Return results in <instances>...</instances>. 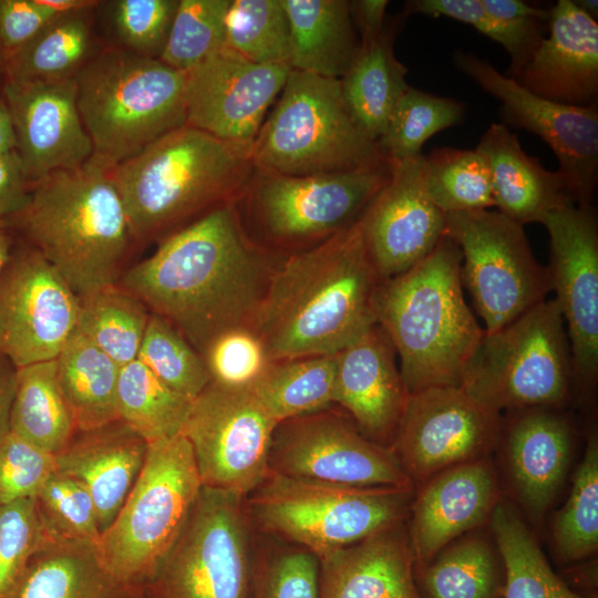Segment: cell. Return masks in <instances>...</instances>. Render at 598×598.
I'll return each instance as SVG.
<instances>
[{
	"mask_svg": "<svg viewBox=\"0 0 598 598\" xmlns=\"http://www.w3.org/2000/svg\"><path fill=\"white\" fill-rule=\"evenodd\" d=\"M398 524L319 559V598H422Z\"/></svg>",
	"mask_w": 598,
	"mask_h": 598,
	"instance_id": "cell-28",
	"label": "cell"
},
{
	"mask_svg": "<svg viewBox=\"0 0 598 598\" xmlns=\"http://www.w3.org/2000/svg\"><path fill=\"white\" fill-rule=\"evenodd\" d=\"M48 530V529H47ZM145 589L115 578L96 545L48 530L3 598H145Z\"/></svg>",
	"mask_w": 598,
	"mask_h": 598,
	"instance_id": "cell-30",
	"label": "cell"
},
{
	"mask_svg": "<svg viewBox=\"0 0 598 598\" xmlns=\"http://www.w3.org/2000/svg\"><path fill=\"white\" fill-rule=\"evenodd\" d=\"M150 315L116 283L80 298L75 330L122 367L137 359Z\"/></svg>",
	"mask_w": 598,
	"mask_h": 598,
	"instance_id": "cell-39",
	"label": "cell"
},
{
	"mask_svg": "<svg viewBox=\"0 0 598 598\" xmlns=\"http://www.w3.org/2000/svg\"><path fill=\"white\" fill-rule=\"evenodd\" d=\"M403 13L446 17L472 25L507 51L511 78L545 38L549 19V10L522 0H411Z\"/></svg>",
	"mask_w": 598,
	"mask_h": 598,
	"instance_id": "cell-33",
	"label": "cell"
},
{
	"mask_svg": "<svg viewBox=\"0 0 598 598\" xmlns=\"http://www.w3.org/2000/svg\"><path fill=\"white\" fill-rule=\"evenodd\" d=\"M384 158L351 171L306 176L255 168L248 190L267 236L278 243L326 239L354 224L388 183Z\"/></svg>",
	"mask_w": 598,
	"mask_h": 598,
	"instance_id": "cell-14",
	"label": "cell"
},
{
	"mask_svg": "<svg viewBox=\"0 0 598 598\" xmlns=\"http://www.w3.org/2000/svg\"><path fill=\"white\" fill-rule=\"evenodd\" d=\"M553 535L559 555L567 561L586 558L597 550L598 437L592 425L569 497L555 517Z\"/></svg>",
	"mask_w": 598,
	"mask_h": 598,
	"instance_id": "cell-45",
	"label": "cell"
},
{
	"mask_svg": "<svg viewBox=\"0 0 598 598\" xmlns=\"http://www.w3.org/2000/svg\"><path fill=\"white\" fill-rule=\"evenodd\" d=\"M282 4L290 28V68L340 80L360 49L350 1L282 0Z\"/></svg>",
	"mask_w": 598,
	"mask_h": 598,
	"instance_id": "cell-31",
	"label": "cell"
},
{
	"mask_svg": "<svg viewBox=\"0 0 598 598\" xmlns=\"http://www.w3.org/2000/svg\"><path fill=\"white\" fill-rule=\"evenodd\" d=\"M74 80L93 157L111 168L186 124V72L159 59L110 50Z\"/></svg>",
	"mask_w": 598,
	"mask_h": 598,
	"instance_id": "cell-6",
	"label": "cell"
},
{
	"mask_svg": "<svg viewBox=\"0 0 598 598\" xmlns=\"http://www.w3.org/2000/svg\"><path fill=\"white\" fill-rule=\"evenodd\" d=\"M177 4L178 0H115L107 4L109 20L126 51L158 59Z\"/></svg>",
	"mask_w": 598,
	"mask_h": 598,
	"instance_id": "cell-49",
	"label": "cell"
},
{
	"mask_svg": "<svg viewBox=\"0 0 598 598\" xmlns=\"http://www.w3.org/2000/svg\"><path fill=\"white\" fill-rule=\"evenodd\" d=\"M252 144L223 141L185 124L112 167L133 236L150 237L246 193Z\"/></svg>",
	"mask_w": 598,
	"mask_h": 598,
	"instance_id": "cell-5",
	"label": "cell"
},
{
	"mask_svg": "<svg viewBox=\"0 0 598 598\" xmlns=\"http://www.w3.org/2000/svg\"><path fill=\"white\" fill-rule=\"evenodd\" d=\"M386 0H355L350 1V12L360 43L374 41L383 31L386 22Z\"/></svg>",
	"mask_w": 598,
	"mask_h": 598,
	"instance_id": "cell-56",
	"label": "cell"
},
{
	"mask_svg": "<svg viewBox=\"0 0 598 598\" xmlns=\"http://www.w3.org/2000/svg\"><path fill=\"white\" fill-rule=\"evenodd\" d=\"M9 431L53 454L76 432L58 382L55 359L18 369Z\"/></svg>",
	"mask_w": 598,
	"mask_h": 598,
	"instance_id": "cell-35",
	"label": "cell"
},
{
	"mask_svg": "<svg viewBox=\"0 0 598 598\" xmlns=\"http://www.w3.org/2000/svg\"><path fill=\"white\" fill-rule=\"evenodd\" d=\"M277 265L247 236L236 202H228L165 238L117 285L200 354L218 336L250 329Z\"/></svg>",
	"mask_w": 598,
	"mask_h": 598,
	"instance_id": "cell-1",
	"label": "cell"
},
{
	"mask_svg": "<svg viewBox=\"0 0 598 598\" xmlns=\"http://www.w3.org/2000/svg\"><path fill=\"white\" fill-rule=\"evenodd\" d=\"M260 524L318 559L398 524L410 488L352 487L270 472L252 492Z\"/></svg>",
	"mask_w": 598,
	"mask_h": 598,
	"instance_id": "cell-10",
	"label": "cell"
},
{
	"mask_svg": "<svg viewBox=\"0 0 598 598\" xmlns=\"http://www.w3.org/2000/svg\"><path fill=\"white\" fill-rule=\"evenodd\" d=\"M542 224L549 235L551 291L570 344L574 389L586 400L598 380V223L591 206L566 205Z\"/></svg>",
	"mask_w": 598,
	"mask_h": 598,
	"instance_id": "cell-18",
	"label": "cell"
},
{
	"mask_svg": "<svg viewBox=\"0 0 598 598\" xmlns=\"http://www.w3.org/2000/svg\"><path fill=\"white\" fill-rule=\"evenodd\" d=\"M475 151L488 167L494 207L517 224L542 223L549 213L573 204L563 175L528 155L504 124H491Z\"/></svg>",
	"mask_w": 598,
	"mask_h": 598,
	"instance_id": "cell-29",
	"label": "cell"
},
{
	"mask_svg": "<svg viewBox=\"0 0 598 598\" xmlns=\"http://www.w3.org/2000/svg\"><path fill=\"white\" fill-rule=\"evenodd\" d=\"M56 471L53 453L9 431L0 439V506L35 497Z\"/></svg>",
	"mask_w": 598,
	"mask_h": 598,
	"instance_id": "cell-51",
	"label": "cell"
},
{
	"mask_svg": "<svg viewBox=\"0 0 598 598\" xmlns=\"http://www.w3.org/2000/svg\"><path fill=\"white\" fill-rule=\"evenodd\" d=\"M582 12L597 21L598 1L597 0H574L573 1Z\"/></svg>",
	"mask_w": 598,
	"mask_h": 598,
	"instance_id": "cell-60",
	"label": "cell"
},
{
	"mask_svg": "<svg viewBox=\"0 0 598 598\" xmlns=\"http://www.w3.org/2000/svg\"><path fill=\"white\" fill-rule=\"evenodd\" d=\"M497 411L561 408L574 389L570 344L554 299H545L494 332H486L460 383Z\"/></svg>",
	"mask_w": 598,
	"mask_h": 598,
	"instance_id": "cell-9",
	"label": "cell"
},
{
	"mask_svg": "<svg viewBox=\"0 0 598 598\" xmlns=\"http://www.w3.org/2000/svg\"><path fill=\"white\" fill-rule=\"evenodd\" d=\"M2 96L12 116L16 151L28 181L80 167L93 156L78 109L74 76L6 79Z\"/></svg>",
	"mask_w": 598,
	"mask_h": 598,
	"instance_id": "cell-22",
	"label": "cell"
},
{
	"mask_svg": "<svg viewBox=\"0 0 598 598\" xmlns=\"http://www.w3.org/2000/svg\"><path fill=\"white\" fill-rule=\"evenodd\" d=\"M453 58L457 69L501 102L502 124L526 130L553 150L573 204L591 206L598 177V105L555 103L528 92L487 60L461 51Z\"/></svg>",
	"mask_w": 598,
	"mask_h": 598,
	"instance_id": "cell-16",
	"label": "cell"
},
{
	"mask_svg": "<svg viewBox=\"0 0 598 598\" xmlns=\"http://www.w3.org/2000/svg\"><path fill=\"white\" fill-rule=\"evenodd\" d=\"M336 371V354L274 361L250 388L279 424L333 403Z\"/></svg>",
	"mask_w": 598,
	"mask_h": 598,
	"instance_id": "cell-36",
	"label": "cell"
},
{
	"mask_svg": "<svg viewBox=\"0 0 598 598\" xmlns=\"http://www.w3.org/2000/svg\"><path fill=\"white\" fill-rule=\"evenodd\" d=\"M190 403L140 360L121 367L116 386L117 417L147 443L182 433Z\"/></svg>",
	"mask_w": 598,
	"mask_h": 598,
	"instance_id": "cell-38",
	"label": "cell"
},
{
	"mask_svg": "<svg viewBox=\"0 0 598 598\" xmlns=\"http://www.w3.org/2000/svg\"><path fill=\"white\" fill-rule=\"evenodd\" d=\"M403 12L386 19L381 34L372 42L360 43L359 52L340 79L344 102L360 128L377 143L389 116L409 89L408 69L394 54V41L405 18Z\"/></svg>",
	"mask_w": 598,
	"mask_h": 598,
	"instance_id": "cell-32",
	"label": "cell"
},
{
	"mask_svg": "<svg viewBox=\"0 0 598 598\" xmlns=\"http://www.w3.org/2000/svg\"><path fill=\"white\" fill-rule=\"evenodd\" d=\"M423 571L429 598H496L499 564L491 544L478 536L448 544Z\"/></svg>",
	"mask_w": 598,
	"mask_h": 598,
	"instance_id": "cell-41",
	"label": "cell"
},
{
	"mask_svg": "<svg viewBox=\"0 0 598 598\" xmlns=\"http://www.w3.org/2000/svg\"><path fill=\"white\" fill-rule=\"evenodd\" d=\"M491 525L505 571L504 598H584L551 569L514 509L497 503Z\"/></svg>",
	"mask_w": 598,
	"mask_h": 598,
	"instance_id": "cell-37",
	"label": "cell"
},
{
	"mask_svg": "<svg viewBox=\"0 0 598 598\" xmlns=\"http://www.w3.org/2000/svg\"><path fill=\"white\" fill-rule=\"evenodd\" d=\"M381 281L358 219L278 262L250 330L269 362L337 354L378 323Z\"/></svg>",
	"mask_w": 598,
	"mask_h": 598,
	"instance_id": "cell-2",
	"label": "cell"
},
{
	"mask_svg": "<svg viewBox=\"0 0 598 598\" xmlns=\"http://www.w3.org/2000/svg\"><path fill=\"white\" fill-rule=\"evenodd\" d=\"M243 496L203 486L147 598H251L254 568Z\"/></svg>",
	"mask_w": 598,
	"mask_h": 598,
	"instance_id": "cell-11",
	"label": "cell"
},
{
	"mask_svg": "<svg viewBox=\"0 0 598 598\" xmlns=\"http://www.w3.org/2000/svg\"><path fill=\"white\" fill-rule=\"evenodd\" d=\"M56 378L76 431L117 421L116 386L121 365L74 331L55 358Z\"/></svg>",
	"mask_w": 598,
	"mask_h": 598,
	"instance_id": "cell-34",
	"label": "cell"
},
{
	"mask_svg": "<svg viewBox=\"0 0 598 598\" xmlns=\"http://www.w3.org/2000/svg\"><path fill=\"white\" fill-rule=\"evenodd\" d=\"M86 11L54 18L21 50L4 60L7 80H53L74 76L91 47Z\"/></svg>",
	"mask_w": 598,
	"mask_h": 598,
	"instance_id": "cell-40",
	"label": "cell"
},
{
	"mask_svg": "<svg viewBox=\"0 0 598 598\" xmlns=\"http://www.w3.org/2000/svg\"><path fill=\"white\" fill-rule=\"evenodd\" d=\"M59 17L43 0H0V54L3 61Z\"/></svg>",
	"mask_w": 598,
	"mask_h": 598,
	"instance_id": "cell-54",
	"label": "cell"
},
{
	"mask_svg": "<svg viewBox=\"0 0 598 598\" xmlns=\"http://www.w3.org/2000/svg\"><path fill=\"white\" fill-rule=\"evenodd\" d=\"M230 0H178L159 60L187 72L225 48Z\"/></svg>",
	"mask_w": 598,
	"mask_h": 598,
	"instance_id": "cell-46",
	"label": "cell"
},
{
	"mask_svg": "<svg viewBox=\"0 0 598 598\" xmlns=\"http://www.w3.org/2000/svg\"><path fill=\"white\" fill-rule=\"evenodd\" d=\"M224 49L255 63L290 66V28L282 0H230Z\"/></svg>",
	"mask_w": 598,
	"mask_h": 598,
	"instance_id": "cell-44",
	"label": "cell"
},
{
	"mask_svg": "<svg viewBox=\"0 0 598 598\" xmlns=\"http://www.w3.org/2000/svg\"><path fill=\"white\" fill-rule=\"evenodd\" d=\"M137 360L190 401L210 383L199 352L171 322L155 313L150 315Z\"/></svg>",
	"mask_w": 598,
	"mask_h": 598,
	"instance_id": "cell-47",
	"label": "cell"
},
{
	"mask_svg": "<svg viewBox=\"0 0 598 598\" xmlns=\"http://www.w3.org/2000/svg\"><path fill=\"white\" fill-rule=\"evenodd\" d=\"M35 499L50 533L97 545L102 532L96 507L80 482L56 471L41 487Z\"/></svg>",
	"mask_w": 598,
	"mask_h": 598,
	"instance_id": "cell-48",
	"label": "cell"
},
{
	"mask_svg": "<svg viewBox=\"0 0 598 598\" xmlns=\"http://www.w3.org/2000/svg\"><path fill=\"white\" fill-rule=\"evenodd\" d=\"M503 416L460 386L410 394L393 452L409 478L424 483L451 466L484 458L499 442Z\"/></svg>",
	"mask_w": 598,
	"mask_h": 598,
	"instance_id": "cell-17",
	"label": "cell"
},
{
	"mask_svg": "<svg viewBox=\"0 0 598 598\" xmlns=\"http://www.w3.org/2000/svg\"><path fill=\"white\" fill-rule=\"evenodd\" d=\"M28 178L17 151L0 155V220L16 217L28 205Z\"/></svg>",
	"mask_w": 598,
	"mask_h": 598,
	"instance_id": "cell-55",
	"label": "cell"
},
{
	"mask_svg": "<svg viewBox=\"0 0 598 598\" xmlns=\"http://www.w3.org/2000/svg\"><path fill=\"white\" fill-rule=\"evenodd\" d=\"M336 363L333 403L351 414L363 435L393 439L410 393L385 331L374 324L339 351Z\"/></svg>",
	"mask_w": 598,
	"mask_h": 598,
	"instance_id": "cell-25",
	"label": "cell"
},
{
	"mask_svg": "<svg viewBox=\"0 0 598 598\" xmlns=\"http://www.w3.org/2000/svg\"><path fill=\"white\" fill-rule=\"evenodd\" d=\"M423 161V154L392 161L388 183L359 218L368 255L381 280L415 266L446 234V214L424 186Z\"/></svg>",
	"mask_w": 598,
	"mask_h": 598,
	"instance_id": "cell-21",
	"label": "cell"
},
{
	"mask_svg": "<svg viewBox=\"0 0 598 598\" xmlns=\"http://www.w3.org/2000/svg\"><path fill=\"white\" fill-rule=\"evenodd\" d=\"M423 484L412 505L410 528L420 565L491 517L498 496L495 472L486 458L445 468Z\"/></svg>",
	"mask_w": 598,
	"mask_h": 598,
	"instance_id": "cell-24",
	"label": "cell"
},
{
	"mask_svg": "<svg viewBox=\"0 0 598 598\" xmlns=\"http://www.w3.org/2000/svg\"><path fill=\"white\" fill-rule=\"evenodd\" d=\"M446 235L461 250V279L486 332L502 329L551 291L547 267L536 260L524 226L499 212L446 214Z\"/></svg>",
	"mask_w": 598,
	"mask_h": 598,
	"instance_id": "cell-12",
	"label": "cell"
},
{
	"mask_svg": "<svg viewBox=\"0 0 598 598\" xmlns=\"http://www.w3.org/2000/svg\"><path fill=\"white\" fill-rule=\"evenodd\" d=\"M251 598H319V559L292 551L254 569Z\"/></svg>",
	"mask_w": 598,
	"mask_h": 598,
	"instance_id": "cell-53",
	"label": "cell"
},
{
	"mask_svg": "<svg viewBox=\"0 0 598 598\" xmlns=\"http://www.w3.org/2000/svg\"><path fill=\"white\" fill-rule=\"evenodd\" d=\"M47 534L35 497L0 506V598L41 547Z\"/></svg>",
	"mask_w": 598,
	"mask_h": 598,
	"instance_id": "cell-50",
	"label": "cell"
},
{
	"mask_svg": "<svg viewBox=\"0 0 598 598\" xmlns=\"http://www.w3.org/2000/svg\"><path fill=\"white\" fill-rule=\"evenodd\" d=\"M202 487L183 433L148 443L137 480L96 545L104 567L144 588L177 540Z\"/></svg>",
	"mask_w": 598,
	"mask_h": 598,
	"instance_id": "cell-8",
	"label": "cell"
},
{
	"mask_svg": "<svg viewBox=\"0 0 598 598\" xmlns=\"http://www.w3.org/2000/svg\"><path fill=\"white\" fill-rule=\"evenodd\" d=\"M111 167L93 156L35 182L16 217L79 298L116 285L132 235Z\"/></svg>",
	"mask_w": 598,
	"mask_h": 598,
	"instance_id": "cell-4",
	"label": "cell"
},
{
	"mask_svg": "<svg viewBox=\"0 0 598 598\" xmlns=\"http://www.w3.org/2000/svg\"><path fill=\"white\" fill-rule=\"evenodd\" d=\"M200 355L210 382L226 386H250L269 363L262 343L249 328L218 336Z\"/></svg>",
	"mask_w": 598,
	"mask_h": 598,
	"instance_id": "cell-52",
	"label": "cell"
},
{
	"mask_svg": "<svg viewBox=\"0 0 598 598\" xmlns=\"http://www.w3.org/2000/svg\"><path fill=\"white\" fill-rule=\"evenodd\" d=\"M547 34L513 78L555 103L586 107L598 99V23L573 0L549 10Z\"/></svg>",
	"mask_w": 598,
	"mask_h": 598,
	"instance_id": "cell-23",
	"label": "cell"
},
{
	"mask_svg": "<svg viewBox=\"0 0 598 598\" xmlns=\"http://www.w3.org/2000/svg\"><path fill=\"white\" fill-rule=\"evenodd\" d=\"M464 113L463 103L410 85L395 103L377 145L393 162L420 156L430 137L460 124Z\"/></svg>",
	"mask_w": 598,
	"mask_h": 598,
	"instance_id": "cell-43",
	"label": "cell"
},
{
	"mask_svg": "<svg viewBox=\"0 0 598 598\" xmlns=\"http://www.w3.org/2000/svg\"><path fill=\"white\" fill-rule=\"evenodd\" d=\"M17 379L18 368L9 359L0 354V439L9 432Z\"/></svg>",
	"mask_w": 598,
	"mask_h": 598,
	"instance_id": "cell-57",
	"label": "cell"
},
{
	"mask_svg": "<svg viewBox=\"0 0 598 598\" xmlns=\"http://www.w3.org/2000/svg\"><path fill=\"white\" fill-rule=\"evenodd\" d=\"M560 408H529L503 417L508 471L518 499L539 520L561 485L571 453L574 430Z\"/></svg>",
	"mask_w": 598,
	"mask_h": 598,
	"instance_id": "cell-26",
	"label": "cell"
},
{
	"mask_svg": "<svg viewBox=\"0 0 598 598\" xmlns=\"http://www.w3.org/2000/svg\"><path fill=\"white\" fill-rule=\"evenodd\" d=\"M278 422L250 386L210 382L190 403L182 433L188 440L203 486L245 496L270 474Z\"/></svg>",
	"mask_w": 598,
	"mask_h": 598,
	"instance_id": "cell-13",
	"label": "cell"
},
{
	"mask_svg": "<svg viewBox=\"0 0 598 598\" xmlns=\"http://www.w3.org/2000/svg\"><path fill=\"white\" fill-rule=\"evenodd\" d=\"M148 443L117 420L89 431H76L54 454L58 471L80 482L90 493L103 533L131 492L147 454Z\"/></svg>",
	"mask_w": 598,
	"mask_h": 598,
	"instance_id": "cell-27",
	"label": "cell"
},
{
	"mask_svg": "<svg viewBox=\"0 0 598 598\" xmlns=\"http://www.w3.org/2000/svg\"><path fill=\"white\" fill-rule=\"evenodd\" d=\"M431 200L445 214L494 207L488 167L475 150L439 147L423 161Z\"/></svg>",
	"mask_w": 598,
	"mask_h": 598,
	"instance_id": "cell-42",
	"label": "cell"
},
{
	"mask_svg": "<svg viewBox=\"0 0 598 598\" xmlns=\"http://www.w3.org/2000/svg\"><path fill=\"white\" fill-rule=\"evenodd\" d=\"M461 265V250L445 234L423 260L380 283L377 321L395 349L410 394L460 386L484 334L464 299Z\"/></svg>",
	"mask_w": 598,
	"mask_h": 598,
	"instance_id": "cell-3",
	"label": "cell"
},
{
	"mask_svg": "<svg viewBox=\"0 0 598 598\" xmlns=\"http://www.w3.org/2000/svg\"><path fill=\"white\" fill-rule=\"evenodd\" d=\"M17 150V137L14 125L9 107L0 94V155H4Z\"/></svg>",
	"mask_w": 598,
	"mask_h": 598,
	"instance_id": "cell-58",
	"label": "cell"
},
{
	"mask_svg": "<svg viewBox=\"0 0 598 598\" xmlns=\"http://www.w3.org/2000/svg\"><path fill=\"white\" fill-rule=\"evenodd\" d=\"M12 252L10 238L4 230L3 221L0 220V272L7 265Z\"/></svg>",
	"mask_w": 598,
	"mask_h": 598,
	"instance_id": "cell-59",
	"label": "cell"
},
{
	"mask_svg": "<svg viewBox=\"0 0 598 598\" xmlns=\"http://www.w3.org/2000/svg\"><path fill=\"white\" fill-rule=\"evenodd\" d=\"M80 298L33 247L0 272V354L18 369L54 360L76 329Z\"/></svg>",
	"mask_w": 598,
	"mask_h": 598,
	"instance_id": "cell-19",
	"label": "cell"
},
{
	"mask_svg": "<svg viewBox=\"0 0 598 598\" xmlns=\"http://www.w3.org/2000/svg\"><path fill=\"white\" fill-rule=\"evenodd\" d=\"M145 598H147V597H145Z\"/></svg>",
	"mask_w": 598,
	"mask_h": 598,
	"instance_id": "cell-61",
	"label": "cell"
},
{
	"mask_svg": "<svg viewBox=\"0 0 598 598\" xmlns=\"http://www.w3.org/2000/svg\"><path fill=\"white\" fill-rule=\"evenodd\" d=\"M290 71L220 50L186 72V124L223 141L252 144Z\"/></svg>",
	"mask_w": 598,
	"mask_h": 598,
	"instance_id": "cell-20",
	"label": "cell"
},
{
	"mask_svg": "<svg viewBox=\"0 0 598 598\" xmlns=\"http://www.w3.org/2000/svg\"><path fill=\"white\" fill-rule=\"evenodd\" d=\"M251 157L257 169L291 176L351 171L386 158L349 112L340 80L292 69Z\"/></svg>",
	"mask_w": 598,
	"mask_h": 598,
	"instance_id": "cell-7",
	"label": "cell"
},
{
	"mask_svg": "<svg viewBox=\"0 0 598 598\" xmlns=\"http://www.w3.org/2000/svg\"><path fill=\"white\" fill-rule=\"evenodd\" d=\"M270 471L288 477L352 486L410 488L393 450L370 441L353 424L320 412L277 425Z\"/></svg>",
	"mask_w": 598,
	"mask_h": 598,
	"instance_id": "cell-15",
	"label": "cell"
}]
</instances>
